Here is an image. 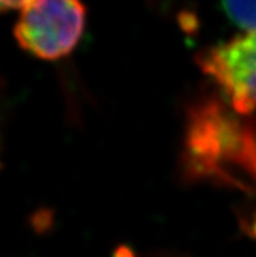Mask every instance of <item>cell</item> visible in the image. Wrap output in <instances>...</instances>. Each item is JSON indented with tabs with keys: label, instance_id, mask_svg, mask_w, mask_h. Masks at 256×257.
Masks as SVG:
<instances>
[{
	"label": "cell",
	"instance_id": "obj_5",
	"mask_svg": "<svg viewBox=\"0 0 256 257\" xmlns=\"http://www.w3.org/2000/svg\"><path fill=\"white\" fill-rule=\"evenodd\" d=\"M255 232H256V222H255Z\"/></svg>",
	"mask_w": 256,
	"mask_h": 257
},
{
	"label": "cell",
	"instance_id": "obj_4",
	"mask_svg": "<svg viewBox=\"0 0 256 257\" xmlns=\"http://www.w3.org/2000/svg\"><path fill=\"white\" fill-rule=\"evenodd\" d=\"M29 0H0V8L2 11L11 10H23V7L28 3Z\"/></svg>",
	"mask_w": 256,
	"mask_h": 257
},
{
	"label": "cell",
	"instance_id": "obj_2",
	"mask_svg": "<svg viewBox=\"0 0 256 257\" xmlns=\"http://www.w3.org/2000/svg\"><path fill=\"white\" fill-rule=\"evenodd\" d=\"M201 69L216 81L240 114L256 111V30L220 43L199 56Z\"/></svg>",
	"mask_w": 256,
	"mask_h": 257
},
{
	"label": "cell",
	"instance_id": "obj_3",
	"mask_svg": "<svg viewBox=\"0 0 256 257\" xmlns=\"http://www.w3.org/2000/svg\"><path fill=\"white\" fill-rule=\"evenodd\" d=\"M226 16L244 32L256 30V0H221Z\"/></svg>",
	"mask_w": 256,
	"mask_h": 257
},
{
	"label": "cell",
	"instance_id": "obj_1",
	"mask_svg": "<svg viewBox=\"0 0 256 257\" xmlns=\"http://www.w3.org/2000/svg\"><path fill=\"white\" fill-rule=\"evenodd\" d=\"M85 7L80 0H29L15 25L23 50L42 60L69 55L85 29Z\"/></svg>",
	"mask_w": 256,
	"mask_h": 257
}]
</instances>
